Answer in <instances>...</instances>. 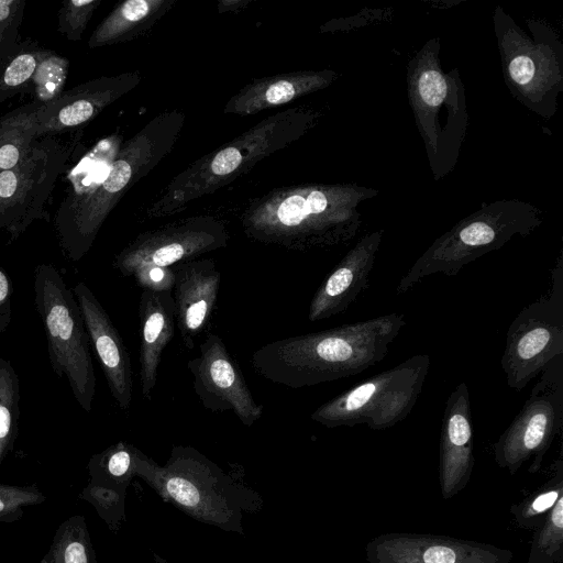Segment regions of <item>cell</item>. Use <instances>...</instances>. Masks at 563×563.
<instances>
[{
	"mask_svg": "<svg viewBox=\"0 0 563 563\" xmlns=\"http://www.w3.org/2000/svg\"><path fill=\"white\" fill-rule=\"evenodd\" d=\"M41 563H98L84 516L74 515L57 527Z\"/></svg>",
	"mask_w": 563,
	"mask_h": 563,
	"instance_id": "23",
	"label": "cell"
},
{
	"mask_svg": "<svg viewBox=\"0 0 563 563\" xmlns=\"http://www.w3.org/2000/svg\"><path fill=\"white\" fill-rule=\"evenodd\" d=\"M430 365L428 354L410 356L325 401L310 418L327 428L365 423L372 430L388 429L413 409Z\"/></svg>",
	"mask_w": 563,
	"mask_h": 563,
	"instance_id": "8",
	"label": "cell"
},
{
	"mask_svg": "<svg viewBox=\"0 0 563 563\" xmlns=\"http://www.w3.org/2000/svg\"><path fill=\"white\" fill-rule=\"evenodd\" d=\"M526 31L496 5L493 27L504 81L511 96L531 112L555 115L563 91V43L556 31L539 19H527Z\"/></svg>",
	"mask_w": 563,
	"mask_h": 563,
	"instance_id": "6",
	"label": "cell"
},
{
	"mask_svg": "<svg viewBox=\"0 0 563 563\" xmlns=\"http://www.w3.org/2000/svg\"><path fill=\"white\" fill-rule=\"evenodd\" d=\"M368 563H510L512 553L445 536L388 533L366 545Z\"/></svg>",
	"mask_w": 563,
	"mask_h": 563,
	"instance_id": "14",
	"label": "cell"
},
{
	"mask_svg": "<svg viewBox=\"0 0 563 563\" xmlns=\"http://www.w3.org/2000/svg\"><path fill=\"white\" fill-rule=\"evenodd\" d=\"M78 498L90 504L113 533L119 532L126 520V496L124 495L88 482L79 493Z\"/></svg>",
	"mask_w": 563,
	"mask_h": 563,
	"instance_id": "30",
	"label": "cell"
},
{
	"mask_svg": "<svg viewBox=\"0 0 563 563\" xmlns=\"http://www.w3.org/2000/svg\"><path fill=\"white\" fill-rule=\"evenodd\" d=\"M406 324L405 314L376 318L272 341L251 356L254 371L289 388H302L360 374L380 362Z\"/></svg>",
	"mask_w": 563,
	"mask_h": 563,
	"instance_id": "1",
	"label": "cell"
},
{
	"mask_svg": "<svg viewBox=\"0 0 563 563\" xmlns=\"http://www.w3.org/2000/svg\"><path fill=\"white\" fill-rule=\"evenodd\" d=\"M34 305L43 323L51 366L66 377L75 399L89 412L96 394L90 341L74 292L51 264L34 271Z\"/></svg>",
	"mask_w": 563,
	"mask_h": 563,
	"instance_id": "7",
	"label": "cell"
},
{
	"mask_svg": "<svg viewBox=\"0 0 563 563\" xmlns=\"http://www.w3.org/2000/svg\"><path fill=\"white\" fill-rule=\"evenodd\" d=\"M542 222L541 209L530 202L519 199L483 202L430 244L401 277L396 294L407 292L432 274L455 276L466 264L501 249L515 235L531 234Z\"/></svg>",
	"mask_w": 563,
	"mask_h": 563,
	"instance_id": "5",
	"label": "cell"
},
{
	"mask_svg": "<svg viewBox=\"0 0 563 563\" xmlns=\"http://www.w3.org/2000/svg\"><path fill=\"white\" fill-rule=\"evenodd\" d=\"M131 277L143 290L155 292H172L175 285L173 267L143 266L134 271Z\"/></svg>",
	"mask_w": 563,
	"mask_h": 563,
	"instance_id": "35",
	"label": "cell"
},
{
	"mask_svg": "<svg viewBox=\"0 0 563 563\" xmlns=\"http://www.w3.org/2000/svg\"><path fill=\"white\" fill-rule=\"evenodd\" d=\"M474 464L470 393L462 382L446 400L441 424L439 478L445 499L467 485Z\"/></svg>",
	"mask_w": 563,
	"mask_h": 563,
	"instance_id": "17",
	"label": "cell"
},
{
	"mask_svg": "<svg viewBox=\"0 0 563 563\" xmlns=\"http://www.w3.org/2000/svg\"><path fill=\"white\" fill-rule=\"evenodd\" d=\"M140 452L134 445L119 441L93 454L87 464L89 482L126 496L132 479L136 477Z\"/></svg>",
	"mask_w": 563,
	"mask_h": 563,
	"instance_id": "22",
	"label": "cell"
},
{
	"mask_svg": "<svg viewBox=\"0 0 563 563\" xmlns=\"http://www.w3.org/2000/svg\"><path fill=\"white\" fill-rule=\"evenodd\" d=\"M173 299L176 325L185 346H195V339L208 327L220 287L221 274L212 258H195L173 266Z\"/></svg>",
	"mask_w": 563,
	"mask_h": 563,
	"instance_id": "18",
	"label": "cell"
},
{
	"mask_svg": "<svg viewBox=\"0 0 563 563\" xmlns=\"http://www.w3.org/2000/svg\"><path fill=\"white\" fill-rule=\"evenodd\" d=\"M224 229L210 220H189L140 235L114 258L125 277L143 266L173 267L224 246Z\"/></svg>",
	"mask_w": 563,
	"mask_h": 563,
	"instance_id": "13",
	"label": "cell"
},
{
	"mask_svg": "<svg viewBox=\"0 0 563 563\" xmlns=\"http://www.w3.org/2000/svg\"><path fill=\"white\" fill-rule=\"evenodd\" d=\"M377 195L357 184L294 188L255 207L244 229L256 241L300 252L346 244L361 230L360 207Z\"/></svg>",
	"mask_w": 563,
	"mask_h": 563,
	"instance_id": "2",
	"label": "cell"
},
{
	"mask_svg": "<svg viewBox=\"0 0 563 563\" xmlns=\"http://www.w3.org/2000/svg\"><path fill=\"white\" fill-rule=\"evenodd\" d=\"M11 280L0 267V334L5 331L11 321Z\"/></svg>",
	"mask_w": 563,
	"mask_h": 563,
	"instance_id": "36",
	"label": "cell"
},
{
	"mask_svg": "<svg viewBox=\"0 0 563 563\" xmlns=\"http://www.w3.org/2000/svg\"><path fill=\"white\" fill-rule=\"evenodd\" d=\"M29 113L30 107L0 121V172L15 167L37 139Z\"/></svg>",
	"mask_w": 563,
	"mask_h": 563,
	"instance_id": "27",
	"label": "cell"
},
{
	"mask_svg": "<svg viewBox=\"0 0 563 563\" xmlns=\"http://www.w3.org/2000/svg\"><path fill=\"white\" fill-rule=\"evenodd\" d=\"M163 3L162 0H128L121 3L92 32L88 46L95 48L123 40Z\"/></svg>",
	"mask_w": 563,
	"mask_h": 563,
	"instance_id": "24",
	"label": "cell"
},
{
	"mask_svg": "<svg viewBox=\"0 0 563 563\" xmlns=\"http://www.w3.org/2000/svg\"><path fill=\"white\" fill-rule=\"evenodd\" d=\"M563 421V355L540 373L520 411L493 444L495 462L515 474L532 460L529 471H539L543 456Z\"/></svg>",
	"mask_w": 563,
	"mask_h": 563,
	"instance_id": "10",
	"label": "cell"
},
{
	"mask_svg": "<svg viewBox=\"0 0 563 563\" xmlns=\"http://www.w3.org/2000/svg\"><path fill=\"white\" fill-rule=\"evenodd\" d=\"M68 60L56 55L54 52L43 59L32 79L35 87V95L41 103H45L63 90L66 79Z\"/></svg>",
	"mask_w": 563,
	"mask_h": 563,
	"instance_id": "32",
	"label": "cell"
},
{
	"mask_svg": "<svg viewBox=\"0 0 563 563\" xmlns=\"http://www.w3.org/2000/svg\"><path fill=\"white\" fill-rule=\"evenodd\" d=\"M547 294L527 305L510 323L500 365L507 385L522 390L555 357L563 355V252L551 268Z\"/></svg>",
	"mask_w": 563,
	"mask_h": 563,
	"instance_id": "9",
	"label": "cell"
},
{
	"mask_svg": "<svg viewBox=\"0 0 563 563\" xmlns=\"http://www.w3.org/2000/svg\"><path fill=\"white\" fill-rule=\"evenodd\" d=\"M53 52L36 45L19 44L13 54L0 66V104L32 82L40 63Z\"/></svg>",
	"mask_w": 563,
	"mask_h": 563,
	"instance_id": "26",
	"label": "cell"
},
{
	"mask_svg": "<svg viewBox=\"0 0 563 563\" xmlns=\"http://www.w3.org/2000/svg\"><path fill=\"white\" fill-rule=\"evenodd\" d=\"M20 380L11 362L0 356V466L19 433Z\"/></svg>",
	"mask_w": 563,
	"mask_h": 563,
	"instance_id": "25",
	"label": "cell"
},
{
	"mask_svg": "<svg viewBox=\"0 0 563 563\" xmlns=\"http://www.w3.org/2000/svg\"><path fill=\"white\" fill-rule=\"evenodd\" d=\"M563 497L551 509L544 523L538 528L527 563H555L562 560Z\"/></svg>",
	"mask_w": 563,
	"mask_h": 563,
	"instance_id": "29",
	"label": "cell"
},
{
	"mask_svg": "<svg viewBox=\"0 0 563 563\" xmlns=\"http://www.w3.org/2000/svg\"><path fill=\"white\" fill-rule=\"evenodd\" d=\"M85 327L100 362L110 393L126 411L132 402V366L126 346L108 312L84 282L73 288Z\"/></svg>",
	"mask_w": 563,
	"mask_h": 563,
	"instance_id": "15",
	"label": "cell"
},
{
	"mask_svg": "<svg viewBox=\"0 0 563 563\" xmlns=\"http://www.w3.org/2000/svg\"><path fill=\"white\" fill-rule=\"evenodd\" d=\"M139 318L141 391L144 398L151 399L157 382L162 354L175 333L172 292L143 290L139 301Z\"/></svg>",
	"mask_w": 563,
	"mask_h": 563,
	"instance_id": "20",
	"label": "cell"
},
{
	"mask_svg": "<svg viewBox=\"0 0 563 563\" xmlns=\"http://www.w3.org/2000/svg\"><path fill=\"white\" fill-rule=\"evenodd\" d=\"M64 152L54 140L34 142L15 167L0 172V230L5 229L12 240L42 216L65 163Z\"/></svg>",
	"mask_w": 563,
	"mask_h": 563,
	"instance_id": "11",
	"label": "cell"
},
{
	"mask_svg": "<svg viewBox=\"0 0 563 563\" xmlns=\"http://www.w3.org/2000/svg\"><path fill=\"white\" fill-rule=\"evenodd\" d=\"M46 496L36 484L16 485L0 483V523L20 520L27 507L45 503Z\"/></svg>",
	"mask_w": 563,
	"mask_h": 563,
	"instance_id": "31",
	"label": "cell"
},
{
	"mask_svg": "<svg viewBox=\"0 0 563 563\" xmlns=\"http://www.w3.org/2000/svg\"><path fill=\"white\" fill-rule=\"evenodd\" d=\"M121 78H98L62 91L52 100L30 107L36 137L89 122L122 92Z\"/></svg>",
	"mask_w": 563,
	"mask_h": 563,
	"instance_id": "19",
	"label": "cell"
},
{
	"mask_svg": "<svg viewBox=\"0 0 563 563\" xmlns=\"http://www.w3.org/2000/svg\"><path fill=\"white\" fill-rule=\"evenodd\" d=\"M136 476L190 518L240 536L245 534L244 515L260 512L264 506L261 494L241 477L225 473L188 445H174L164 465L141 451Z\"/></svg>",
	"mask_w": 563,
	"mask_h": 563,
	"instance_id": "3",
	"label": "cell"
},
{
	"mask_svg": "<svg viewBox=\"0 0 563 563\" xmlns=\"http://www.w3.org/2000/svg\"><path fill=\"white\" fill-rule=\"evenodd\" d=\"M338 74L331 69L298 71L267 78L244 88L228 104V111L249 114L287 103L331 85Z\"/></svg>",
	"mask_w": 563,
	"mask_h": 563,
	"instance_id": "21",
	"label": "cell"
},
{
	"mask_svg": "<svg viewBox=\"0 0 563 563\" xmlns=\"http://www.w3.org/2000/svg\"><path fill=\"white\" fill-rule=\"evenodd\" d=\"M99 3V0L64 1L58 12V32L68 41H79Z\"/></svg>",
	"mask_w": 563,
	"mask_h": 563,
	"instance_id": "33",
	"label": "cell"
},
{
	"mask_svg": "<svg viewBox=\"0 0 563 563\" xmlns=\"http://www.w3.org/2000/svg\"><path fill=\"white\" fill-rule=\"evenodd\" d=\"M383 235V229L368 232L347 251L314 292L308 309L309 321L344 313L368 287Z\"/></svg>",
	"mask_w": 563,
	"mask_h": 563,
	"instance_id": "16",
	"label": "cell"
},
{
	"mask_svg": "<svg viewBox=\"0 0 563 563\" xmlns=\"http://www.w3.org/2000/svg\"><path fill=\"white\" fill-rule=\"evenodd\" d=\"M552 467L554 468L552 478L510 510L517 522L523 528H540L548 518H544L543 515L550 512L556 501L563 497L562 459L556 460Z\"/></svg>",
	"mask_w": 563,
	"mask_h": 563,
	"instance_id": "28",
	"label": "cell"
},
{
	"mask_svg": "<svg viewBox=\"0 0 563 563\" xmlns=\"http://www.w3.org/2000/svg\"><path fill=\"white\" fill-rule=\"evenodd\" d=\"M441 41L428 40L407 64V92L434 180L456 166L467 134L468 114L460 71H444Z\"/></svg>",
	"mask_w": 563,
	"mask_h": 563,
	"instance_id": "4",
	"label": "cell"
},
{
	"mask_svg": "<svg viewBox=\"0 0 563 563\" xmlns=\"http://www.w3.org/2000/svg\"><path fill=\"white\" fill-rule=\"evenodd\" d=\"M194 389L202 406L213 412L232 411L245 427L258 421L264 407L257 404L243 373L222 339L208 333L199 355L187 363Z\"/></svg>",
	"mask_w": 563,
	"mask_h": 563,
	"instance_id": "12",
	"label": "cell"
},
{
	"mask_svg": "<svg viewBox=\"0 0 563 563\" xmlns=\"http://www.w3.org/2000/svg\"><path fill=\"white\" fill-rule=\"evenodd\" d=\"M24 7V0H0V66L19 46Z\"/></svg>",
	"mask_w": 563,
	"mask_h": 563,
	"instance_id": "34",
	"label": "cell"
},
{
	"mask_svg": "<svg viewBox=\"0 0 563 563\" xmlns=\"http://www.w3.org/2000/svg\"><path fill=\"white\" fill-rule=\"evenodd\" d=\"M152 556H153V560L156 562V563H169L166 559H164L163 556H161L159 554H157L156 552H153L152 553Z\"/></svg>",
	"mask_w": 563,
	"mask_h": 563,
	"instance_id": "37",
	"label": "cell"
}]
</instances>
